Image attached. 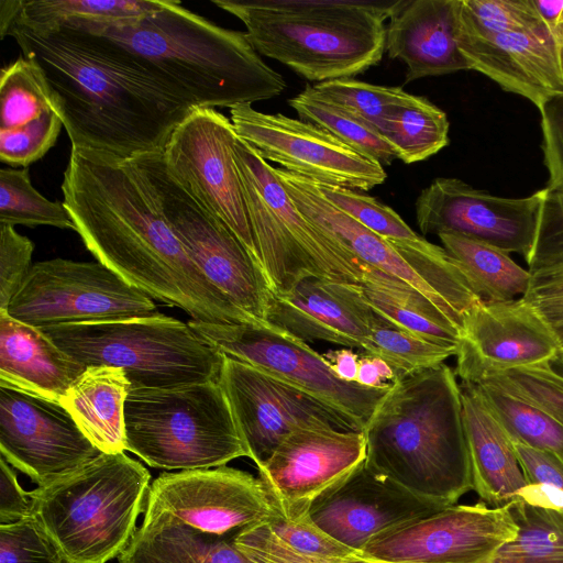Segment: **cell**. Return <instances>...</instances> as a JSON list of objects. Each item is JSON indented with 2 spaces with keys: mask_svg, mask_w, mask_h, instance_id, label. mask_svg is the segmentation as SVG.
<instances>
[{
  "mask_svg": "<svg viewBox=\"0 0 563 563\" xmlns=\"http://www.w3.org/2000/svg\"><path fill=\"white\" fill-rule=\"evenodd\" d=\"M460 389L473 490L486 505L504 506L527 485L514 442L474 384L461 383Z\"/></svg>",
  "mask_w": 563,
  "mask_h": 563,
  "instance_id": "28",
  "label": "cell"
},
{
  "mask_svg": "<svg viewBox=\"0 0 563 563\" xmlns=\"http://www.w3.org/2000/svg\"><path fill=\"white\" fill-rule=\"evenodd\" d=\"M24 0H1L0 1V34L1 38L8 35L10 27L16 21Z\"/></svg>",
  "mask_w": 563,
  "mask_h": 563,
  "instance_id": "59",
  "label": "cell"
},
{
  "mask_svg": "<svg viewBox=\"0 0 563 563\" xmlns=\"http://www.w3.org/2000/svg\"><path fill=\"white\" fill-rule=\"evenodd\" d=\"M514 498L527 504L563 510V489L545 484H527Z\"/></svg>",
  "mask_w": 563,
  "mask_h": 563,
  "instance_id": "57",
  "label": "cell"
},
{
  "mask_svg": "<svg viewBox=\"0 0 563 563\" xmlns=\"http://www.w3.org/2000/svg\"><path fill=\"white\" fill-rule=\"evenodd\" d=\"M0 223L76 231L64 202L51 201L41 195L31 183L27 167L0 169Z\"/></svg>",
  "mask_w": 563,
  "mask_h": 563,
  "instance_id": "40",
  "label": "cell"
},
{
  "mask_svg": "<svg viewBox=\"0 0 563 563\" xmlns=\"http://www.w3.org/2000/svg\"><path fill=\"white\" fill-rule=\"evenodd\" d=\"M190 328L224 356L292 384L352 416L365 428L390 388H368L340 379L330 362L307 342L267 321L208 323Z\"/></svg>",
  "mask_w": 563,
  "mask_h": 563,
  "instance_id": "12",
  "label": "cell"
},
{
  "mask_svg": "<svg viewBox=\"0 0 563 563\" xmlns=\"http://www.w3.org/2000/svg\"><path fill=\"white\" fill-rule=\"evenodd\" d=\"M31 515L29 493L19 484L10 464L0 459V525L22 520Z\"/></svg>",
  "mask_w": 563,
  "mask_h": 563,
  "instance_id": "54",
  "label": "cell"
},
{
  "mask_svg": "<svg viewBox=\"0 0 563 563\" xmlns=\"http://www.w3.org/2000/svg\"><path fill=\"white\" fill-rule=\"evenodd\" d=\"M54 110L46 80L30 58L19 57L0 71V131L25 125Z\"/></svg>",
  "mask_w": 563,
  "mask_h": 563,
  "instance_id": "39",
  "label": "cell"
},
{
  "mask_svg": "<svg viewBox=\"0 0 563 563\" xmlns=\"http://www.w3.org/2000/svg\"><path fill=\"white\" fill-rule=\"evenodd\" d=\"M444 508L364 463L318 498L309 515L323 531L358 553L372 540Z\"/></svg>",
  "mask_w": 563,
  "mask_h": 563,
  "instance_id": "22",
  "label": "cell"
},
{
  "mask_svg": "<svg viewBox=\"0 0 563 563\" xmlns=\"http://www.w3.org/2000/svg\"><path fill=\"white\" fill-rule=\"evenodd\" d=\"M62 126L59 115L51 110L25 125L0 131V161L11 167H27L55 145Z\"/></svg>",
  "mask_w": 563,
  "mask_h": 563,
  "instance_id": "45",
  "label": "cell"
},
{
  "mask_svg": "<svg viewBox=\"0 0 563 563\" xmlns=\"http://www.w3.org/2000/svg\"><path fill=\"white\" fill-rule=\"evenodd\" d=\"M542 152L549 173L547 187L563 188V95L554 97L540 109Z\"/></svg>",
  "mask_w": 563,
  "mask_h": 563,
  "instance_id": "52",
  "label": "cell"
},
{
  "mask_svg": "<svg viewBox=\"0 0 563 563\" xmlns=\"http://www.w3.org/2000/svg\"><path fill=\"white\" fill-rule=\"evenodd\" d=\"M376 316L360 285L311 276L286 292H272L266 321L303 342L364 350Z\"/></svg>",
  "mask_w": 563,
  "mask_h": 563,
  "instance_id": "23",
  "label": "cell"
},
{
  "mask_svg": "<svg viewBox=\"0 0 563 563\" xmlns=\"http://www.w3.org/2000/svg\"><path fill=\"white\" fill-rule=\"evenodd\" d=\"M107 36L142 58L195 108H233L278 97L284 77L254 49L245 32L224 29L178 0L115 23H70Z\"/></svg>",
  "mask_w": 563,
  "mask_h": 563,
  "instance_id": "3",
  "label": "cell"
},
{
  "mask_svg": "<svg viewBox=\"0 0 563 563\" xmlns=\"http://www.w3.org/2000/svg\"><path fill=\"white\" fill-rule=\"evenodd\" d=\"M8 35L40 67L71 148L123 161L161 153L195 109L142 58L107 36L15 24Z\"/></svg>",
  "mask_w": 563,
  "mask_h": 563,
  "instance_id": "1",
  "label": "cell"
},
{
  "mask_svg": "<svg viewBox=\"0 0 563 563\" xmlns=\"http://www.w3.org/2000/svg\"><path fill=\"white\" fill-rule=\"evenodd\" d=\"M269 530L295 551L324 559H355L357 552L323 531L310 518H286L274 509L265 521Z\"/></svg>",
  "mask_w": 563,
  "mask_h": 563,
  "instance_id": "47",
  "label": "cell"
},
{
  "mask_svg": "<svg viewBox=\"0 0 563 563\" xmlns=\"http://www.w3.org/2000/svg\"><path fill=\"white\" fill-rule=\"evenodd\" d=\"M363 432L365 465L412 494L448 507L473 490L460 384L446 364L395 382Z\"/></svg>",
  "mask_w": 563,
  "mask_h": 563,
  "instance_id": "4",
  "label": "cell"
},
{
  "mask_svg": "<svg viewBox=\"0 0 563 563\" xmlns=\"http://www.w3.org/2000/svg\"><path fill=\"white\" fill-rule=\"evenodd\" d=\"M507 505H451L368 542L357 558L372 563H487L517 536Z\"/></svg>",
  "mask_w": 563,
  "mask_h": 563,
  "instance_id": "16",
  "label": "cell"
},
{
  "mask_svg": "<svg viewBox=\"0 0 563 563\" xmlns=\"http://www.w3.org/2000/svg\"><path fill=\"white\" fill-rule=\"evenodd\" d=\"M512 442L563 457V426L542 409L488 382L474 384Z\"/></svg>",
  "mask_w": 563,
  "mask_h": 563,
  "instance_id": "37",
  "label": "cell"
},
{
  "mask_svg": "<svg viewBox=\"0 0 563 563\" xmlns=\"http://www.w3.org/2000/svg\"><path fill=\"white\" fill-rule=\"evenodd\" d=\"M148 196L189 257L235 307L266 321L272 295L260 264L219 218L209 212L168 170L163 154L131 159Z\"/></svg>",
  "mask_w": 563,
  "mask_h": 563,
  "instance_id": "10",
  "label": "cell"
},
{
  "mask_svg": "<svg viewBox=\"0 0 563 563\" xmlns=\"http://www.w3.org/2000/svg\"><path fill=\"white\" fill-rule=\"evenodd\" d=\"M60 188L87 250L152 299L184 310L194 321H261L235 307L200 272L130 161L71 148Z\"/></svg>",
  "mask_w": 563,
  "mask_h": 563,
  "instance_id": "2",
  "label": "cell"
},
{
  "mask_svg": "<svg viewBox=\"0 0 563 563\" xmlns=\"http://www.w3.org/2000/svg\"><path fill=\"white\" fill-rule=\"evenodd\" d=\"M329 362L331 369L342 380L356 383L360 358L351 349L343 347L329 351L323 355Z\"/></svg>",
  "mask_w": 563,
  "mask_h": 563,
  "instance_id": "58",
  "label": "cell"
},
{
  "mask_svg": "<svg viewBox=\"0 0 563 563\" xmlns=\"http://www.w3.org/2000/svg\"><path fill=\"white\" fill-rule=\"evenodd\" d=\"M456 43L471 70L538 109L563 95L562 68L544 25L533 31L479 34L461 26L456 16Z\"/></svg>",
  "mask_w": 563,
  "mask_h": 563,
  "instance_id": "24",
  "label": "cell"
},
{
  "mask_svg": "<svg viewBox=\"0 0 563 563\" xmlns=\"http://www.w3.org/2000/svg\"><path fill=\"white\" fill-rule=\"evenodd\" d=\"M313 89L355 117L360 118L382 135L395 108L407 92L401 87H388L340 78L316 84Z\"/></svg>",
  "mask_w": 563,
  "mask_h": 563,
  "instance_id": "41",
  "label": "cell"
},
{
  "mask_svg": "<svg viewBox=\"0 0 563 563\" xmlns=\"http://www.w3.org/2000/svg\"><path fill=\"white\" fill-rule=\"evenodd\" d=\"M364 351L385 361L399 380L443 364L456 355L457 349L415 334L377 314Z\"/></svg>",
  "mask_w": 563,
  "mask_h": 563,
  "instance_id": "38",
  "label": "cell"
},
{
  "mask_svg": "<svg viewBox=\"0 0 563 563\" xmlns=\"http://www.w3.org/2000/svg\"><path fill=\"white\" fill-rule=\"evenodd\" d=\"M219 384L256 467L297 429L363 431L352 416L321 398L241 361L224 356Z\"/></svg>",
  "mask_w": 563,
  "mask_h": 563,
  "instance_id": "14",
  "label": "cell"
},
{
  "mask_svg": "<svg viewBox=\"0 0 563 563\" xmlns=\"http://www.w3.org/2000/svg\"><path fill=\"white\" fill-rule=\"evenodd\" d=\"M361 288L369 307L380 317L420 336L459 347L460 330L407 283L368 266Z\"/></svg>",
  "mask_w": 563,
  "mask_h": 563,
  "instance_id": "31",
  "label": "cell"
},
{
  "mask_svg": "<svg viewBox=\"0 0 563 563\" xmlns=\"http://www.w3.org/2000/svg\"><path fill=\"white\" fill-rule=\"evenodd\" d=\"M438 236L481 301H509L526 294L530 272L518 265L509 253L459 234Z\"/></svg>",
  "mask_w": 563,
  "mask_h": 563,
  "instance_id": "32",
  "label": "cell"
},
{
  "mask_svg": "<svg viewBox=\"0 0 563 563\" xmlns=\"http://www.w3.org/2000/svg\"><path fill=\"white\" fill-rule=\"evenodd\" d=\"M232 542L252 563H372L358 558L324 559L299 553L276 537L265 521L239 531Z\"/></svg>",
  "mask_w": 563,
  "mask_h": 563,
  "instance_id": "49",
  "label": "cell"
},
{
  "mask_svg": "<svg viewBox=\"0 0 563 563\" xmlns=\"http://www.w3.org/2000/svg\"><path fill=\"white\" fill-rule=\"evenodd\" d=\"M541 200L542 189L529 197L505 198L457 178L438 177L418 196L416 220L423 235L459 234L526 257Z\"/></svg>",
  "mask_w": 563,
  "mask_h": 563,
  "instance_id": "19",
  "label": "cell"
},
{
  "mask_svg": "<svg viewBox=\"0 0 563 563\" xmlns=\"http://www.w3.org/2000/svg\"><path fill=\"white\" fill-rule=\"evenodd\" d=\"M0 452L37 486L101 454L60 402L7 386H0Z\"/></svg>",
  "mask_w": 563,
  "mask_h": 563,
  "instance_id": "20",
  "label": "cell"
},
{
  "mask_svg": "<svg viewBox=\"0 0 563 563\" xmlns=\"http://www.w3.org/2000/svg\"><path fill=\"white\" fill-rule=\"evenodd\" d=\"M316 185L332 205L386 240H415L420 236L394 209L376 198L344 187L320 183Z\"/></svg>",
  "mask_w": 563,
  "mask_h": 563,
  "instance_id": "44",
  "label": "cell"
},
{
  "mask_svg": "<svg viewBox=\"0 0 563 563\" xmlns=\"http://www.w3.org/2000/svg\"><path fill=\"white\" fill-rule=\"evenodd\" d=\"M234 159L260 264L272 290L286 292L311 276L361 286L368 266L306 217L275 167L239 136Z\"/></svg>",
  "mask_w": 563,
  "mask_h": 563,
  "instance_id": "8",
  "label": "cell"
},
{
  "mask_svg": "<svg viewBox=\"0 0 563 563\" xmlns=\"http://www.w3.org/2000/svg\"><path fill=\"white\" fill-rule=\"evenodd\" d=\"M533 3L554 43L563 73V0H533Z\"/></svg>",
  "mask_w": 563,
  "mask_h": 563,
  "instance_id": "55",
  "label": "cell"
},
{
  "mask_svg": "<svg viewBox=\"0 0 563 563\" xmlns=\"http://www.w3.org/2000/svg\"><path fill=\"white\" fill-rule=\"evenodd\" d=\"M457 22L479 34L533 31L543 26L533 0H457Z\"/></svg>",
  "mask_w": 563,
  "mask_h": 563,
  "instance_id": "42",
  "label": "cell"
},
{
  "mask_svg": "<svg viewBox=\"0 0 563 563\" xmlns=\"http://www.w3.org/2000/svg\"><path fill=\"white\" fill-rule=\"evenodd\" d=\"M483 380L542 409L563 426V375L550 364L515 368Z\"/></svg>",
  "mask_w": 563,
  "mask_h": 563,
  "instance_id": "43",
  "label": "cell"
},
{
  "mask_svg": "<svg viewBox=\"0 0 563 563\" xmlns=\"http://www.w3.org/2000/svg\"><path fill=\"white\" fill-rule=\"evenodd\" d=\"M166 2L167 0H24L14 24L34 32H44L70 23L124 22L154 12Z\"/></svg>",
  "mask_w": 563,
  "mask_h": 563,
  "instance_id": "33",
  "label": "cell"
},
{
  "mask_svg": "<svg viewBox=\"0 0 563 563\" xmlns=\"http://www.w3.org/2000/svg\"><path fill=\"white\" fill-rule=\"evenodd\" d=\"M119 563H252L231 538L167 517H144Z\"/></svg>",
  "mask_w": 563,
  "mask_h": 563,
  "instance_id": "30",
  "label": "cell"
},
{
  "mask_svg": "<svg viewBox=\"0 0 563 563\" xmlns=\"http://www.w3.org/2000/svg\"><path fill=\"white\" fill-rule=\"evenodd\" d=\"M124 418L125 451L152 467L212 468L249 457L219 382L130 389Z\"/></svg>",
  "mask_w": 563,
  "mask_h": 563,
  "instance_id": "7",
  "label": "cell"
},
{
  "mask_svg": "<svg viewBox=\"0 0 563 563\" xmlns=\"http://www.w3.org/2000/svg\"><path fill=\"white\" fill-rule=\"evenodd\" d=\"M130 382L120 367L87 366L62 398L85 437L101 453L125 451V401Z\"/></svg>",
  "mask_w": 563,
  "mask_h": 563,
  "instance_id": "29",
  "label": "cell"
},
{
  "mask_svg": "<svg viewBox=\"0 0 563 563\" xmlns=\"http://www.w3.org/2000/svg\"><path fill=\"white\" fill-rule=\"evenodd\" d=\"M236 135L266 161L316 183L371 190L387 177L384 166L325 130L282 113H263L251 104L230 109Z\"/></svg>",
  "mask_w": 563,
  "mask_h": 563,
  "instance_id": "15",
  "label": "cell"
},
{
  "mask_svg": "<svg viewBox=\"0 0 563 563\" xmlns=\"http://www.w3.org/2000/svg\"><path fill=\"white\" fill-rule=\"evenodd\" d=\"M366 460L363 431L308 427L292 431L260 466L273 508L286 518L309 515L313 503Z\"/></svg>",
  "mask_w": 563,
  "mask_h": 563,
  "instance_id": "18",
  "label": "cell"
},
{
  "mask_svg": "<svg viewBox=\"0 0 563 563\" xmlns=\"http://www.w3.org/2000/svg\"><path fill=\"white\" fill-rule=\"evenodd\" d=\"M527 484H545L563 489V457L514 442Z\"/></svg>",
  "mask_w": 563,
  "mask_h": 563,
  "instance_id": "53",
  "label": "cell"
},
{
  "mask_svg": "<svg viewBox=\"0 0 563 563\" xmlns=\"http://www.w3.org/2000/svg\"><path fill=\"white\" fill-rule=\"evenodd\" d=\"M300 120L314 124L382 166L397 159L393 146L373 126L319 95L307 85L288 100Z\"/></svg>",
  "mask_w": 563,
  "mask_h": 563,
  "instance_id": "36",
  "label": "cell"
},
{
  "mask_svg": "<svg viewBox=\"0 0 563 563\" xmlns=\"http://www.w3.org/2000/svg\"><path fill=\"white\" fill-rule=\"evenodd\" d=\"M151 474L124 452L101 453L75 472L27 492L31 516L64 563H107L136 532Z\"/></svg>",
  "mask_w": 563,
  "mask_h": 563,
  "instance_id": "6",
  "label": "cell"
},
{
  "mask_svg": "<svg viewBox=\"0 0 563 563\" xmlns=\"http://www.w3.org/2000/svg\"><path fill=\"white\" fill-rule=\"evenodd\" d=\"M36 328L157 313L153 299L100 262L66 258L32 265L7 310Z\"/></svg>",
  "mask_w": 563,
  "mask_h": 563,
  "instance_id": "11",
  "label": "cell"
},
{
  "mask_svg": "<svg viewBox=\"0 0 563 563\" xmlns=\"http://www.w3.org/2000/svg\"><path fill=\"white\" fill-rule=\"evenodd\" d=\"M457 0H409L386 29V51L407 66L406 82L471 70L456 43Z\"/></svg>",
  "mask_w": 563,
  "mask_h": 563,
  "instance_id": "26",
  "label": "cell"
},
{
  "mask_svg": "<svg viewBox=\"0 0 563 563\" xmlns=\"http://www.w3.org/2000/svg\"><path fill=\"white\" fill-rule=\"evenodd\" d=\"M85 369L40 328L0 310V386L60 402Z\"/></svg>",
  "mask_w": 563,
  "mask_h": 563,
  "instance_id": "27",
  "label": "cell"
},
{
  "mask_svg": "<svg viewBox=\"0 0 563 563\" xmlns=\"http://www.w3.org/2000/svg\"><path fill=\"white\" fill-rule=\"evenodd\" d=\"M559 355L551 330L522 297L479 301L464 319L455 375L476 384L497 373L550 364Z\"/></svg>",
  "mask_w": 563,
  "mask_h": 563,
  "instance_id": "21",
  "label": "cell"
},
{
  "mask_svg": "<svg viewBox=\"0 0 563 563\" xmlns=\"http://www.w3.org/2000/svg\"><path fill=\"white\" fill-rule=\"evenodd\" d=\"M446 113L427 98L407 92L391 112L383 136L397 158L406 164L421 162L449 144Z\"/></svg>",
  "mask_w": 563,
  "mask_h": 563,
  "instance_id": "34",
  "label": "cell"
},
{
  "mask_svg": "<svg viewBox=\"0 0 563 563\" xmlns=\"http://www.w3.org/2000/svg\"><path fill=\"white\" fill-rule=\"evenodd\" d=\"M0 563H64L36 520L29 517L0 525Z\"/></svg>",
  "mask_w": 563,
  "mask_h": 563,
  "instance_id": "48",
  "label": "cell"
},
{
  "mask_svg": "<svg viewBox=\"0 0 563 563\" xmlns=\"http://www.w3.org/2000/svg\"><path fill=\"white\" fill-rule=\"evenodd\" d=\"M82 365L124 371L130 389L219 382L224 355L188 323L155 313L103 322L40 328Z\"/></svg>",
  "mask_w": 563,
  "mask_h": 563,
  "instance_id": "9",
  "label": "cell"
},
{
  "mask_svg": "<svg viewBox=\"0 0 563 563\" xmlns=\"http://www.w3.org/2000/svg\"><path fill=\"white\" fill-rule=\"evenodd\" d=\"M33 242L14 227L0 223V310H7L32 265Z\"/></svg>",
  "mask_w": 563,
  "mask_h": 563,
  "instance_id": "51",
  "label": "cell"
},
{
  "mask_svg": "<svg viewBox=\"0 0 563 563\" xmlns=\"http://www.w3.org/2000/svg\"><path fill=\"white\" fill-rule=\"evenodd\" d=\"M275 172L296 207L334 236L369 267L394 276L430 300L462 331L464 317L459 313L386 239L368 230L327 200L316 183L280 167Z\"/></svg>",
  "mask_w": 563,
  "mask_h": 563,
  "instance_id": "25",
  "label": "cell"
},
{
  "mask_svg": "<svg viewBox=\"0 0 563 563\" xmlns=\"http://www.w3.org/2000/svg\"><path fill=\"white\" fill-rule=\"evenodd\" d=\"M396 380L393 368L382 358L368 354L360 358L357 384L368 388H385Z\"/></svg>",
  "mask_w": 563,
  "mask_h": 563,
  "instance_id": "56",
  "label": "cell"
},
{
  "mask_svg": "<svg viewBox=\"0 0 563 563\" xmlns=\"http://www.w3.org/2000/svg\"><path fill=\"white\" fill-rule=\"evenodd\" d=\"M409 0H212L236 16L263 56L323 82L377 65L386 51L384 21Z\"/></svg>",
  "mask_w": 563,
  "mask_h": 563,
  "instance_id": "5",
  "label": "cell"
},
{
  "mask_svg": "<svg viewBox=\"0 0 563 563\" xmlns=\"http://www.w3.org/2000/svg\"><path fill=\"white\" fill-rule=\"evenodd\" d=\"M506 505L517 525V536L487 563H563V510L517 498Z\"/></svg>",
  "mask_w": 563,
  "mask_h": 563,
  "instance_id": "35",
  "label": "cell"
},
{
  "mask_svg": "<svg viewBox=\"0 0 563 563\" xmlns=\"http://www.w3.org/2000/svg\"><path fill=\"white\" fill-rule=\"evenodd\" d=\"M236 139L231 119L212 108H195L162 154L172 175L234 232L260 264L234 159Z\"/></svg>",
  "mask_w": 563,
  "mask_h": 563,
  "instance_id": "13",
  "label": "cell"
},
{
  "mask_svg": "<svg viewBox=\"0 0 563 563\" xmlns=\"http://www.w3.org/2000/svg\"><path fill=\"white\" fill-rule=\"evenodd\" d=\"M525 258L530 273L563 266V188L542 189L534 241Z\"/></svg>",
  "mask_w": 563,
  "mask_h": 563,
  "instance_id": "46",
  "label": "cell"
},
{
  "mask_svg": "<svg viewBox=\"0 0 563 563\" xmlns=\"http://www.w3.org/2000/svg\"><path fill=\"white\" fill-rule=\"evenodd\" d=\"M522 298L551 330L560 349L559 361L563 362V266L530 273Z\"/></svg>",
  "mask_w": 563,
  "mask_h": 563,
  "instance_id": "50",
  "label": "cell"
},
{
  "mask_svg": "<svg viewBox=\"0 0 563 563\" xmlns=\"http://www.w3.org/2000/svg\"><path fill=\"white\" fill-rule=\"evenodd\" d=\"M144 510V517H167L231 539L274 512L258 477L227 465L161 474Z\"/></svg>",
  "mask_w": 563,
  "mask_h": 563,
  "instance_id": "17",
  "label": "cell"
}]
</instances>
